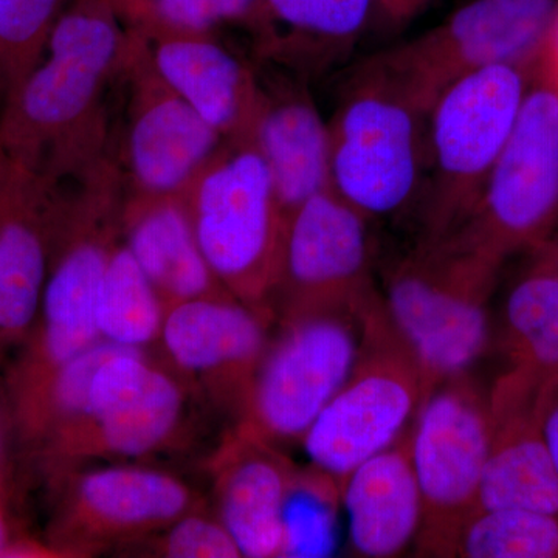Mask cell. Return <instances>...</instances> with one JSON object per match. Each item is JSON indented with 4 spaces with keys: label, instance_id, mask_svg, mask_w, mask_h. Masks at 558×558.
<instances>
[{
    "label": "cell",
    "instance_id": "cell-1",
    "mask_svg": "<svg viewBox=\"0 0 558 558\" xmlns=\"http://www.w3.org/2000/svg\"><path fill=\"white\" fill-rule=\"evenodd\" d=\"M113 0H69L38 68L0 109L9 159L60 180L83 170V132L130 47Z\"/></svg>",
    "mask_w": 558,
    "mask_h": 558
},
{
    "label": "cell",
    "instance_id": "cell-25",
    "mask_svg": "<svg viewBox=\"0 0 558 558\" xmlns=\"http://www.w3.org/2000/svg\"><path fill=\"white\" fill-rule=\"evenodd\" d=\"M92 513L120 526L161 523L189 506V492L178 480L142 469H105L90 473L80 487Z\"/></svg>",
    "mask_w": 558,
    "mask_h": 558
},
{
    "label": "cell",
    "instance_id": "cell-15",
    "mask_svg": "<svg viewBox=\"0 0 558 558\" xmlns=\"http://www.w3.org/2000/svg\"><path fill=\"white\" fill-rule=\"evenodd\" d=\"M110 255L100 242L81 238L62 250L54 263L50 260L38 340L17 371V403L38 391L62 363L101 339L97 304Z\"/></svg>",
    "mask_w": 558,
    "mask_h": 558
},
{
    "label": "cell",
    "instance_id": "cell-9",
    "mask_svg": "<svg viewBox=\"0 0 558 558\" xmlns=\"http://www.w3.org/2000/svg\"><path fill=\"white\" fill-rule=\"evenodd\" d=\"M557 13L558 0H470L381 53L433 106L449 84L475 70L534 65Z\"/></svg>",
    "mask_w": 558,
    "mask_h": 558
},
{
    "label": "cell",
    "instance_id": "cell-4",
    "mask_svg": "<svg viewBox=\"0 0 558 558\" xmlns=\"http://www.w3.org/2000/svg\"><path fill=\"white\" fill-rule=\"evenodd\" d=\"M532 76L534 65H490L453 81L433 102L418 202L422 240L449 236L469 218L515 126Z\"/></svg>",
    "mask_w": 558,
    "mask_h": 558
},
{
    "label": "cell",
    "instance_id": "cell-27",
    "mask_svg": "<svg viewBox=\"0 0 558 558\" xmlns=\"http://www.w3.org/2000/svg\"><path fill=\"white\" fill-rule=\"evenodd\" d=\"M453 557L558 558V515L529 509L480 510L462 529Z\"/></svg>",
    "mask_w": 558,
    "mask_h": 558
},
{
    "label": "cell",
    "instance_id": "cell-23",
    "mask_svg": "<svg viewBox=\"0 0 558 558\" xmlns=\"http://www.w3.org/2000/svg\"><path fill=\"white\" fill-rule=\"evenodd\" d=\"M513 282L502 312V347L510 368L558 388V266L542 248Z\"/></svg>",
    "mask_w": 558,
    "mask_h": 558
},
{
    "label": "cell",
    "instance_id": "cell-11",
    "mask_svg": "<svg viewBox=\"0 0 558 558\" xmlns=\"http://www.w3.org/2000/svg\"><path fill=\"white\" fill-rule=\"evenodd\" d=\"M368 220L332 190L323 191L286 223L277 284L293 318L359 312L374 292Z\"/></svg>",
    "mask_w": 558,
    "mask_h": 558
},
{
    "label": "cell",
    "instance_id": "cell-16",
    "mask_svg": "<svg viewBox=\"0 0 558 558\" xmlns=\"http://www.w3.org/2000/svg\"><path fill=\"white\" fill-rule=\"evenodd\" d=\"M138 32L150 40L146 49L154 72L202 119L222 137L252 134L259 83L234 54L209 35Z\"/></svg>",
    "mask_w": 558,
    "mask_h": 558
},
{
    "label": "cell",
    "instance_id": "cell-38",
    "mask_svg": "<svg viewBox=\"0 0 558 558\" xmlns=\"http://www.w3.org/2000/svg\"><path fill=\"white\" fill-rule=\"evenodd\" d=\"M113 2H116V5H120V3H123L124 0H113Z\"/></svg>",
    "mask_w": 558,
    "mask_h": 558
},
{
    "label": "cell",
    "instance_id": "cell-34",
    "mask_svg": "<svg viewBox=\"0 0 558 558\" xmlns=\"http://www.w3.org/2000/svg\"><path fill=\"white\" fill-rule=\"evenodd\" d=\"M534 73L558 92V13L535 61Z\"/></svg>",
    "mask_w": 558,
    "mask_h": 558
},
{
    "label": "cell",
    "instance_id": "cell-32",
    "mask_svg": "<svg viewBox=\"0 0 558 558\" xmlns=\"http://www.w3.org/2000/svg\"><path fill=\"white\" fill-rule=\"evenodd\" d=\"M436 0H373L368 35L376 38H395L405 32L413 22Z\"/></svg>",
    "mask_w": 558,
    "mask_h": 558
},
{
    "label": "cell",
    "instance_id": "cell-29",
    "mask_svg": "<svg viewBox=\"0 0 558 558\" xmlns=\"http://www.w3.org/2000/svg\"><path fill=\"white\" fill-rule=\"evenodd\" d=\"M69 0H0V109L46 54Z\"/></svg>",
    "mask_w": 558,
    "mask_h": 558
},
{
    "label": "cell",
    "instance_id": "cell-14",
    "mask_svg": "<svg viewBox=\"0 0 558 558\" xmlns=\"http://www.w3.org/2000/svg\"><path fill=\"white\" fill-rule=\"evenodd\" d=\"M128 135L132 179L146 196H174L219 153V134L157 76L148 60Z\"/></svg>",
    "mask_w": 558,
    "mask_h": 558
},
{
    "label": "cell",
    "instance_id": "cell-7",
    "mask_svg": "<svg viewBox=\"0 0 558 558\" xmlns=\"http://www.w3.org/2000/svg\"><path fill=\"white\" fill-rule=\"evenodd\" d=\"M557 231L558 92L534 73L475 208L451 236L505 264Z\"/></svg>",
    "mask_w": 558,
    "mask_h": 558
},
{
    "label": "cell",
    "instance_id": "cell-10",
    "mask_svg": "<svg viewBox=\"0 0 558 558\" xmlns=\"http://www.w3.org/2000/svg\"><path fill=\"white\" fill-rule=\"evenodd\" d=\"M359 347V312L292 318L256 377L250 428L260 436L303 438L348 379Z\"/></svg>",
    "mask_w": 558,
    "mask_h": 558
},
{
    "label": "cell",
    "instance_id": "cell-19",
    "mask_svg": "<svg viewBox=\"0 0 558 558\" xmlns=\"http://www.w3.org/2000/svg\"><path fill=\"white\" fill-rule=\"evenodd\" d=\"M180 405L174 381L143 362L138 349L123 348L95 374L87 414L97 421L108 449L138 457L170 435Z\"/></svg>",
    "mask_w": 558,
    "mask_h": 558
},
{
    "label": "cell",
    "instance_id": "cell-2",
    "mask_svg": "<svg viewBox=\"0 0 558 558\" xmlns=\"http://www.w3.org/2000/svg\"><path fill=\"white\" fill-rule=\"evenodd\" d=\"M429 109L381 51L349 76L328 121L330 190L368 222L421 202Z\"/></svg>",
    "mask_w": 558,
    "mask_h": 558
},
{
    "label": "cell",
    "instance_id": "cell-24",
    "mask_svg": "<svg viewBox=\"0 0 558 558\" xmlns=\"http://www.w3.org/2000/svg\"><path fill=\"white\" fill-rule=\"evenodd\" d=\"M274 36L266 50L301 51L317 65L347 58L368 35L373 0H266Z\"/></svg>",
    "mask_w": 558,
    "mask_h": 558
},
{
    "label": "cell",
    "instance_id": "cell-5",
    "mask_svg": "<svg viewBox=\"0 0 558 558\" xmlns=\"http://www.w3.org/2000/svg\"><path fill=\"white\" fill-rule=\"evenodd\" d=\"M357 359L304 433L312 464L343 486L352 470L387 449L424 402L421 369L374 290L359 310Z\"/></svg>",
    "mask_w": 558,
    "mask_h": 558
},
{
    "label": "cell",
    "instance_id": "cell-35",
    "mask_svg": "<svg viewBox=\"0 0 558 558\" xmlns=\"http://www.w3.org/2000/svg\"><path fill=\"white\" fill-rule=\"evenodd\" d=\"M543 435L558 476V388L549 396L543 413Z\"/></svg>",
    "mask_w": 558,
    "mask_h": 558
},
{
    "label": "cell",
    "instance_id": "cell-30",
    "mask_svg": "<svg viewBox=\"0 0 558 558\" xmlns=\"http://www.w3.org/2000/svg\"><path fill=\"white\" fill-rule=\"evenodd\" d=\"M339 495L340 484L326 473L319 472L314 481H300L296 476L286 501L282 556L318 557L328 553L332 531L330 506Z\"/></svg>",
    "mask_w": 558,
    "mask_h": 558
},
{
    "label": "cell",
    "instance_id": "cell-12",
    "mask_svg": "<svg viewBox=\"0 0 558 558\" xmlns=\"http://www.w3.org/2000/svg\"><path fill=\"white\" fill-rule=\"evenodd\" d=\"M553 391L509 368L488 395L490 444L480 510L529 509L558 515V476L543 413Z\"/></svg>",
    "mask_w": 558,
    "mask_h": 558
},
{
    "label": "cell",
    "instance_id": "cell-20",
    "mask_svg": "<svg viewBox=\"0 0 558 558\" xmlns=\"http://www.w3.org/2000/svg\"><path fill=\"white\" fill-rule=\"evenodd\" d=\"M231 453L222 476L220 523L236 542L242 557L282 556L286 501L296 476L253 428Z\"/></svg>",
    "mask_w": 558,
    "mask_h": 558
},
{
    "label": "cell",
    "instance_id": "cell-37",
    "mask_svg": "<svg viewBox=\"0 0 558 558\" xmlns=\"http://www.w3.org/2000/svg\"><path fill=\"white\" fill-rule=\"evenodd\" d=\"M3 170H5V160H3V157L0 156V179H2Z\"/></svg>",
    "mask_w": 558,
    "mask_h": 558
},
{
    "label": "cell",
    "instance_id": "cell-28",
    "mask_svg": "<svg viewBox=\"0 0 558 558\" xmlns=\"http://www.w3.org/2000/svg\"><path fill=\"white\" fill-rule=\"evenodd\" d=\"M121 16L142 32L209 35L223 24H244L266 46L274 36L266 0H124Z\"/></svg>",
    "mask_w": 558,
    "mask_h": 558
},
{
    "label": "cell",
    "instance_id": "cell-18",
    "mask_svg": "<svg viewBox=\"0 0 558 558\" xmlns=\"http://www.w3.org/2000/svg\"><path fill=\"white\" fill-rule=\"evenodd\" d=\"M413 422L391 446L352 470L341 486L357 556L396 557L416 542L422 497L413 464Z\"/></svg>",
    "mask_w": 558,
    "mask_h": 558
},
{
    "label": "cell",
    "instance_id": "cell-6",
    "mask_svg": "<svg viewBox=\"0 0 558 558\" xmlns=\"http://www.w3.org/2000/svg\"><path fill=\"white\" fill-rule=\"evenodd\" d=\"M183 194L216 278L244 300L263 299L277 284L286 220L252 134L219 149Z\"/></svg>",
    "mask_w": 558,
    "mask_h": 558
},
{
    "label": "cell",
    "instance_id": "cell-22",
    "mask_svg": "<svg viewBox=\"0 0 558 558\" xmlns=\"http://www.w3.org/2000/svg\"><path fill=\"white\" fill-rule=\"evenodd\" d=\"M183 194L148 196L132 220L128 248L157 292L202 299L211 288V267L202 253Z\"/></svg>",
    "mask_w": 558,
    "mask_h": 558
},
{
    "label": "cell",
    "instance_id": "cell-3",
    "mask_svg": "<svg viewBox=\"0 0 558 558\" xmlns=\"http://www.w3.org/2000/svg\"><path fill=\"white\" fill-rule=\"evenodd\" d=\"M501 267L450 234L422 240L388 271L385 307L416 359L424 400L486 351L488 301Z\"/></svg>",
    "mask_w": 558,
    "mask_h": 558
},
{
    "label": "cell",
    "instance_id": "cell-31",
    "mask_svg": "<svg viewBox=\"0 0 558 558\" xmlns=\"http://www.w3.org/2000/svg\"><path fill=\"white\" fill-rule=\"evenodd\" d=\"M168 556L175 558L242 557L236 542L222 523L190 517L172 529L167 542Z\"/></svg>",
    "mask_w": 558,
    "mask_h": 558
},
{
    "label": "cell",
    "instance_id": "cell-36",
    "mask_svg": "<svg viewBox=\"0 0 558 558\" xmlns=\"http://www.w3.org/2000/svg\"><path fill=\"white\" fill-rule=\"evenodd\" d=\"M538 248H542L543 252H545L546 255H548L549 258L553 259L554 263H556L558 266V231L556 234H554V236H550L548 241L543 242L542 245H538Z\"/></svg>",
    "mask_w": 558,
    "mask_h": 558
},
{
    "label": "cell",
    "instance_id": "cell-8",
    "mask_svg": "<svg viewBox=\"0 0 558 558\" xmlns=\"http://www.w3.org/2000/svg\"><path fill=\"white\" fill-rule=\"evenodd\" d=\"M488 444V396L469 373L440 385L418 407L413 422L422 497L417 556H454L462 529L480 512Z\"/></svg>",
    "mask_w": 558,
    "mask_h": 558
},
{
    "label": "cell",
    "instance_id": "cell-33",
    "mask_svg": "<svg viewBox=\"0 0 558 558\" xmlns=\"http://www.w3.org/2000/svg\"><path fill=\"white\" fill-rule=\"evenodd\" d=\"M17 549L20 543L13 539L9 512V468L0 449V557L13 556Z\"/></svg>",
    "mask_w": 558,
    "mask_h": 558
},
{
    "label": "cell",
    "instance_id": "cell-21",
    "mask_svg": "<svg viewBox=\"0 0 558 558\" xmlns=\"http://www.w3.org/2000/svg\"><path fill=\"white\" fill-rule=\"evenodd\" d=\"M165 347L182 368L248 373L266 341L258 312L229 301H180L165 318Z\"/></svg>",
    "mask_w": 558,
    "mask_h": 558
},
{
    "label": "cell",
    "instance_id": "cell-17",
    "mask_svg": "<svg viewBox=\"0 0 558 558\" xmlns=\"http://www.w3.org/2000/svg\"><path fill=\"white\" fill-rule=\"evenodd\" d=\"M252 138L269 168L286 223L304 202L330 190L329 123L310 90L296 84L259 86Z\"/></svg>",
    "mask_w": 558,
    "mask_h": 558
},
{
    "label": "cell",
    "instance_id": "cell-26",
    "mask_svg": "<svg viewBox=\"0 0 558 558\" xmlns=\"http://www.w3.org/2000/svg\"><path fill=\"white\" fill-rule=\"evenodd\" d=\"M159 292L123 247L110 255L97 304L98 332L102 340L138 349L156 339L163 326Z\"/></svg>",
    "mask_w": 558,
    "mask_h": 558
},
{
    "label": "cell",
    "instance_id": "cell-13",
    "mask_svg": "<svg viewBox=\"0 0 558 558\" xmlns=\"http://www.w3.org/2000/svg\"><path fill=\"white\" fill-rule=\"evenodd\" d=\"M57 183L7 157L0 179V340L22 339L38 315L61 215Z\"/></svg>",
    "mask_w": 558,
    "mask_h": 558
}]
</instances>
